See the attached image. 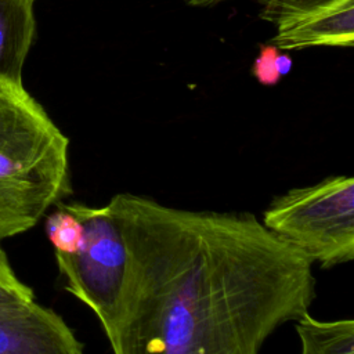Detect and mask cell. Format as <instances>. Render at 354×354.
Wrapping results in <instances>:
<instances>
[{"instance_id": "6da1fadb", "label": "cell", "mask_w": 354, "mask_h": 354, "mask_svg": "<svg viewBox=\"0 0 354 354\" xmlns=\"http://www.w3.org/2000/svg\"><path fill=\"white\" fill-rule=\"evenodd\" d=\"M126 275L113 354H260L315 299L313 263L246 212L185 210L137 194L106 203Z\"/></svg>"}, {"instance_id": "7a4b0ae2", "label": "cell", "mask_w": 354, "mask_h": 354, "mask_svg": "<svg viewBox=\"0 0 354 354\" xmlns=\"http://www.w3.org/2000/svg\"><path fill=\"white\" fill-rule=\"evenodd\" d=\"M68 149L22 82L0 76V239L33 228L71 194Z\"/></svg>"}, {"instance_id": "3957f363", "label": "cell", "mask_w": 354, "mask_h": 354, "mask_svg": "<svg viewBox=\"0 0 354 354\" xmlns=\"http://www.w3.org/2000/svg\"><path fill=\"white\" fill-rule=\"evenodd\" d=\"M263 225L322 268L354 260V180L330 176L275 196Z\"/></svg>"}, {"instance_id": "277c9868", "label": "cell", "mask_w": 354, "mask_h": 354, "mask_svg": "<svg viewBox=\"0 0 354 354\" xmlns=\"http://www.w3.org/2000/svg\"><path fill=\"white\" fill-rule=\"evenodd\" d=\"M83 224V236L71 254L55 256L65 289L86 304L106 333L120 299L127 252L122 230L106 205L69 202Z\"/></svg>"}, {"instance_id": "5b68a950", "label": "cell", "mask_w": 354, "mask_h": 354, "mask_svg": "<svg viewBox=\"0 0 354 354\" xmlns=\"http://www.w3.org/2000/svg\"><path fill=\"white\" fill-rule=\"evenodd\" d=\"M260 17L275 28L278 50L351 47L354 0H259Z\"/></svg>"}, {"instance_id": "8992f818", "label": "cell", "mask_w": 354, "mask_h": 354, "mask_svg": "<svg viewBox=\"0 0 354 354\" xmlns=\"http://www.w3.org/2000/svg\"><path fill=\"white\" fill-rule=\"evenodd\" d=\"M0 354H84V346L59 314L32 300L0 306Z\"/></svg>"}, {"instance_id": "52a82bcc", "label": "cell", "mask_w": 354, "mask_h": 354, "mask_svg": "<svg viewBox=\"0 0 354 354\" xmlns=\"http://www.w3.org/2000/svg\"><path fill=\"white\" fill-rule=\"evenodd\" d=\"M35 0H0V76L22 82V66L35 39Z\"/></svg>"}, {"instance_id": "ba28073f", "label": "cell", "mask_w": 354, "mask_h": 354, "mask_svg": "<svg viewBox=\"0 0 354 354\" xmlns=\"http://www.w3.org/2000/svg\"><path fill=\"white\" fill-rule=\"evenodd\" d=\"M300 354H354V321L351 318L319 321L308 313L296 319Z\"/></svg>"}, {"instance_id": "9c48e42d", "label": "cell", "mask_w": 354, "mask_h": 354, "mask_svg": "<svg viewBox=\"0 0 354 354\" xmlns=\"http://www.w3.org/2000/svg\"><path fill=\"white\" fill-rule=\"evenodd\" d=\"M46 234L55 256L71 254L83 236V224L69 203L59 202L46 218Z\"/></svg>"}, {"instance_id": "30bf717a", "label": "cell", "mask_w": 354, "mask_h": 354, "mask_svg": "<svg viewBox=\"0 0 354 354\" xmlns=\"http://www.w3.org/2000/svg\"><path fill=\"white\" fill-rule=\"evenodd\" d=\"M292 68V59L281 54L275 46H261L260 54L253 64V75L261 84H277Z\"/></svg>"}, {"instance_id": "8fae6325", "label": "cell", "mask_w": 354, "mask_h": 354, "mask_svg": "<svg viewBox=\"0 0 354 354\" xmlns=\"http://www.w3.org/2000/svg\"><path fill=\"white\" fill-rule=\"evenodd\" d=\"M32 300H35L32 288L17 277L7 254L0 249V306L29 303Z\"/></svg>"}, {"instance_id": "7c38bea8", "label": "cell", "mask_w": 354, "mask_h": 354, "mask_svg": "<svg viewBox=\"0 0 354 354\" xmlns=\"http://www.w3.org/2000/svg\"><path fill=\"white\" fill-rule=\"evenodd\" d=\"M185 3H188L189 6H195V7H210V6H216L228 0H184Z\"/></svg>"}]
</instances>
